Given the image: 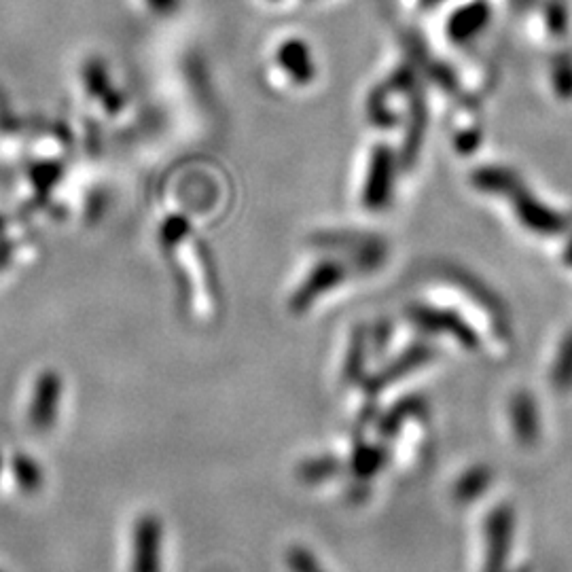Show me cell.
Here are the masks:
<instances>
[{
	"instance_id": "cell-8",
	"label": "cell",
	"mask_w": 572,
	"mask_h": 572,
	"mask_svg": "<svg viewBox=\"0 0 572 572\" xmlns=\"http://www.w3.org/2000/svg\"><path fill=\"white\" fill-rule=\"evenodd\" d=\"M293 566L295 572H316L318 568L308 553H293Z\"/></svg>"
},
{
	"instance_id": "cell-6",
	"label": "cell",
	"mask_w": 572,
	"mask_h": 572,
	"mask_svg": "<svg viewBox=\"0 0 572 572\" xmlns=\"http://www.w3.org/2000/svg\"><path fill=\"white\" fill-rule=\"evenodd\" d=\"M553 83H556L558 96H572V62L564 60L553 70Z\"/></svg>"
},
{
	"instance_id": "cell-3",
	"label": "cell",
	"mask_w": 572,
	"mask_h": 572,
	"mask_svg": "<svg viewBox=\"0 0 572 572\" xmlns=\"http://www.w3.org/2000/svg\"><path fill=\"white\" fill-rule=\"evenodd\" d=\"M60 403V380L53 373L43 375L39 380L37 399L32 401L30 420L39 428H47L53 420H56V409Z\"/></svg>"
},
{
	"instance_id": "cell-1",
	"label": "cell",
	"mask_w": 572,
	"mask_h": 572,
	"mask_svg": "<svg viewBox=\"0 0 572 572\" xmlns=\"http://www.w3.org/2000/svg\"><path fill=\"white\" fill-rule=\"evenodd\" d=\"M134 572H162V528L147 515L134 528Z\"/></svg>"
},
{
	"instance_id": "cell-7",
	"label": "cell",
	"mask_w": 572,
	"mask_h": 572,
	"mask_svg": "<svg viewBox=\"0 0 572 572\" xmlns=\"http://www.w3.org/2000/svg\"><path fill=\"white\" fill-rule=\"evenodd\" d=\"M530 414H532L530 401H520V407H517V416H520L522 424H517V435H520L524 441H530L534 437V424H532V418H528Z\"/></svg>"
},
{
	"instance_id": "cell-5",
	"label": "cell",
	"mask_w": 572,
	"mask_h": 572,
	"mask_svg": "<svg viewBox=\"0 0 572 572\" xmlns=\"http://www.w3.org/2000/svg\"><path fill=\"white\" fill-rule=\"evenodd\" d=\"M486 22H488V9H486V5L477 3V5H471V7H467L452 17L450 32H452L454 39L462 41V39H469V37H473V34H477L481 28H484Z\"/></svg>"
},
{
	"instance_id": "cell-9",
	"label": "cell",
	"mask_w": 572,
	"mask_h": 572,
	"mask_svg": "<svg viewBox=\"0 0 572 572\" xmlns=\"http://www.w3.org/2000/svg\"><path fill=\"white\" fill-rule=\"evenodd\" d=\"M568 261H572V242H570V246H568Z\"/></svg>"
},
{
	"instance_id": "cell-2",
	"label": "cell",
	"mask_w": 572,
	"mask_h": 572,
	"mask_svg": "<svg viewBox=\"0 0 572 572\" xmlns=\"http://www.w3.org/2000/svg\"><path fill=\"white\" fill-rule=\"evenodd\" d=\"M371 168L365 183V204L371 208H380L388 202L392 189V159L386 151H378L371 159Z\"/></svg>"
},
{
	"instance_id": "cell-4",
	"label": "cell",
	"mask_w": 572,
	"mask_h": 572,
	"mask_svg": "<svg viewBox=\"0 0 572 572\" xmlns=\"http://www.w3.org/2000/svg\"><path fill=\"white\" fill-rule=\"evenodd\" d=\"M278 62L297 83H310L314 77L310 51L301 41H286L278 51Z\"/></svg>"
}]
</instances>
